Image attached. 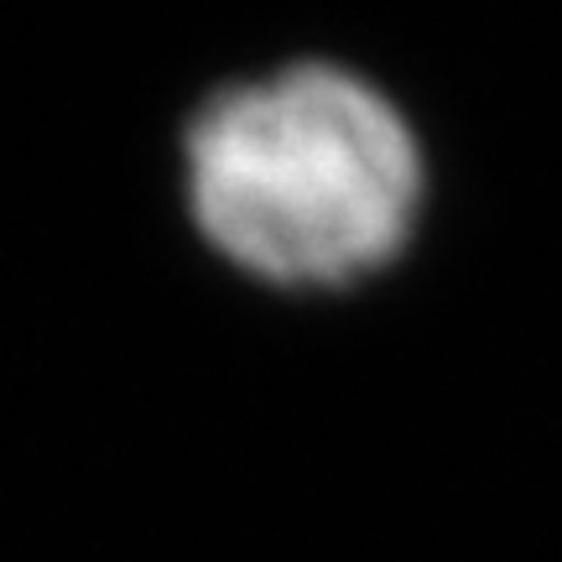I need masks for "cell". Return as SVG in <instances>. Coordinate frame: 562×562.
Masks as SVG:
<instances>
[{
    "label": "cell",
    "instance_id": "cell-1",
    "mask_svg": "<svg viewBox=\"0 0 562 562\" xmlns=\"http://www.w3.org/2000/svg\"><path fill=\"white\" fill-rule=\"evenodd\" d=\"M188 203L235 266L281 286H334L406 245L422 157L370 83L339 68H286L199 115Z\"/></svg>",
    "mask_w": 562,
    "mask_h": 562
}]
</instances>
